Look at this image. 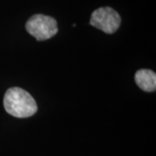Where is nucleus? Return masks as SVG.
Returning a JSON list of instances; mask_svg holds the SVG:
<instances>
[{
  "mask_svg": "<svg viewBox=\"0 0 156 156\" xmlns=\"http://www.w3.org/2000/svg\"><path fill=\"white\" fill-rule=\"evenodd\" d=\"M4 107L8 114L17 118L32 116L37 111V105L30 94L17 87L6 91Z\"/></svg>",
  "mask_w": 156,
  "mask_h": 156,
  "instance_id": "nucleus-1",
  "label": "nucleus"
},
{
  "mask_svg": "<svg viewBox=\"0 0 156 156\" xmlns=\"http://www.w3.org/2000/svg\"><path fill=\"white\" fill-rule=\"evenodd\" d=\"M25 28L28 33L37 41L51 38L58 31L56 19L42 14H37L30 17L26 23Z\"/></svg>",
  "mask_w": 156,
  "mask_h": 156,
  "instance_id": "nucleus-2",
  "label": "nucleus"
},
{
  "mask_svg": "<svg viewBox=\"0 0 156 156\" xmlns=\"http://www.w3.org/2000/svg\"><path fill=\"white\" fill-rule=\"evenodd\" d=\"M121 17L110 7H101L95 10L90 17V24L107 34L116 31L121 24Z\"/></svg>",
  "mask_w": 156,
  "mask_h": 156,
  "instance_id": "nucleus-3",
  "label": "nucleus"
},
{
  "mask_svg": "<svg viewBox=\"0 0 156 156\" xmlns=\"http://www.w3.org/2000/svg\"><path fill=\"white\" fill-rule=\"evenodd\" d=\"M135 83L146 92H153L156 89V75L150 69H140L135 73Z\"/></svg>",
  "mask_w": 156,
  "mask_h": 156,
  "instance_id": "nucleus-4",
  "label": "nucleus"
}]
</instances>
